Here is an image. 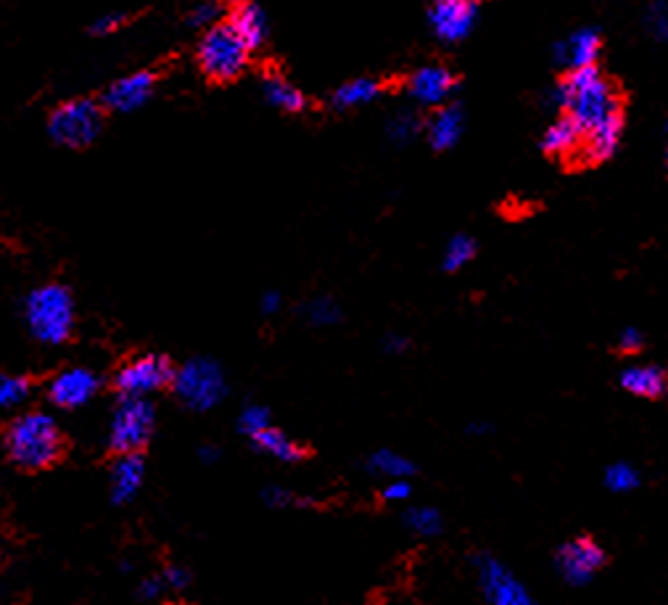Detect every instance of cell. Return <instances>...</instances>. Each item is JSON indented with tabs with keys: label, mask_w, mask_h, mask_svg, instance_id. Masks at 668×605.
I'll use <instances>...</instances> for the list:
<instances>
[{
	"label": "cell",
	"mask_w": 668,
	"mask_h": 605,
	"mask_svg": "<svg viewBox=\"0 0 668 605\" xmlns=\"http://www.w3.org/2000/svg\"><path fill=\"white\" fill-rule=\"evenodd\" d=\"M547 101L549 106L561 109L563 114L571 116L582 127V133H589L592 127L603 125L610 116L624 114L621 95H618L616 85L597 66L568 72L547 93Z\"/></svg>",
	"instance_id": "cell-1"
},
{
	"label": "cell",
	"mask_w": 668,
	"mask_h": 605,
	"mask_svg": "<svg viewBox=\"0 0 668 605\" xmlns=\"http://www.w3.org/2000/svg\"><path fill=\"white\" fill-rule=\"evenodd\" d=\"M6 452L13 465L24 471H48L66 455V439L56 418L48 412H22L3 434Z\"/></svg>",
	"instance_id": "cell-2"
},
{
	"label": "cell",
	"mask_w": 668,
	"mask_h": 605,
	"mask_svg": "<svg viewBox=\"0 0 668 605\" xmlns=\"http://www.w3.org/2000/svg\"><path fill=\"white\" fill-rule=\"evenodd\" d=\"M24 320L40 343L59 347L74 334V299L61 284L38 286L24 299Z\"/></svg>",
	"instance_id": "cell-3"
},
{
	"label": "cell",
	"mask_w": 668,
	"mask_h": 605,
	"mask_svg": "<svg viewBox=\"0 0 668 605\" xmlns=\"http://www.w3.org/2000/svg\"><path fill=\"white\" fill-rule=\"evenodd\" d=\"M249 53L251 51L238 38L236 30L227 22H219L202 34L196 59L198 69L212 82H233L249 66Z\"/></svg>",
	"instance_id": "cell-4"
},
{
	"label": "cell",
	"mask_w": 668,
	"mask_h": 605,
	"mask_svg": "<svg viewBox=\"0 0 668 605\" xmlns=\"http://www.w3.org/2000/svg\"><path fill=\"white\" fill-rule=\"evenodd\" d=\"M103 103L93 99H72L59 103L48 116V135L64 148H88L103 133Z\"/></svg>",
	"instance_id": "cell-5"
},
{
	"label": "cell",
	"mask_w": 668,
	"mask_h": 605,
	"mask_svg": "<svg viewBox=\"0 0 668 605\" xmlns=\"http://www.w3.org/2000/svg\"><path fill=\"white\" fill-rule=\"evenodd\" d=\"M172 391L177 394L185 408L206 412L217 408L227 394V381L223 368L209 357H193L183 368H177Z\"/></svg>",
	"instance_id": "cell-6"
},
{
	"label": "cell",
	"mask_w": 668,
	"mask_h": 605,
	"mask_svg": "<svg viewBox=\"0 0 668 605\" xmlns=\"http://www.w3.org/2000/svg\"><path fill=\"white\" fill-rule=\"evenodd\" d=\"M156 431V410L143 397H122L109 425V450L114 455H135L146 450Z\"/></svg>",
	"instance_id": "cell-7"
},
{
	"label": "cell",
	"mask_w": 668,
	"mask_h": 605,
	"mask_svg": "<svg viewBox=\"0 0 668 605\" xmlns=\"http://www.w3.org/2000/svg\"><path fill=\"white\" fill-rule=\"evenodd\" d=\"M177 368L172 366L167 355L160 352H141L127 357L114 373V389L120 397H143L148 400L156 391L172 387Z\"/></svg>",
	"instance_id": "cell-8"
},
{
	"label": "cell",
	"mask_w": 668,
	"mask_h": 605,
	"mask_svg": "<svg viewBox=\"0 0 668 605\" xmlns=\"http://www.w3.org/2000/svg\"><path fill=\"white\" fill-rule=\"evenodd\" d=\"M608 550L589 532L576 534V537L557 545L553 555L555 572L568 587H587V584L608 566Z\"/></svg>",
	"instance_id": "cell-9"
},
{
	"label": "cell",
	"mask_w": 668,
	"mask_h": 605,
	"mask_svg": "<svg viewBox=\"0 0 668 605\" xmlns=\"http://www.w3.org/2000/svg\"><path fill=\"white\" fill-rule=\"evenodd\" d=\"M479 589L489 605H539L528 587L502 563L497 555L479 553L473 558Z\"/></svg>",
	"instance_id": "cell-10"
},
{
	"label": "cell",
	"mask_w": 668,
	"mask_h": 605,
	"mask_svg": "<svg viewBox=\"0 0 668 605\" xmlns=\"http://www.w3.org/2000/svg\"><path fill=\"white\" fill-rule=\"evenodd\" d=\"M479 22L476 0H431L429 24L431 32L446 45L463 43Z\"/></svg>",
	"instance_id": "cell-11"
},
{
	"label": "cell",
	"mask_w": 668,
	"mask_h": 605,
	"mask_svg": "<svg viewBox=\"0 0 668 605\" xmlns=\"http://www.w3.org/2000/svg\"><path fill=\"white\" fill-rule=\"evenodd\" d=\"M101 391V376L91 368H64L48 381V400L61 410L85 408Z\"/></svg>",
	"instance_id": "cell-12"
},
{
	"label": "cell",
	"mask_w": 668,
	"mask_h": 605,
	"mask_svg": "<svg viewBox=\"0 0 668 605\" xmlns=\"http://www.w3.org/2000/svg\"><path fill=\"white\" fill-rule=\"evenodd\" d=\"M156 91V74L148 69L141 72H130L125 78L114 80L112 85L103 93V109L116 114H130L143 109L151 101V95Z\"/></svg>",
	"instance_id": "cell-13"
},
{
	"label": "cell",
	"mask_w": 668,
	"mask_h": 605,
	"mask_svg": "<svg viewBox=\"0 0 668 605\" xmlns=\"http://www.w3.org/2000/svg\"><path fill=\"white\" fill-rule=\"evenodd\" d=\"M454 88H458V78L452 69L442 64L420 66L408 78V95L420 106H444L450 103Z\"/></svg>",
	"instance_id": "cell-14"
},
{
	"label": "cell",
	"mask_w": 668,
	"mask_h": 605,
	"mask_svg": "<svg viewBox=\"0 0 668 605\" xmlns=\"http://www.w3.org/2000/svg\"><path fill=\"white\" fill-rule=\"evenodd\" d=\"M603 51V38L597 27H578L568 34L566 40L555 45V64L566 66L568 72L574 69L595 66Z\"/></svg>",
	"instance_id": "cell-15"
},
{
	"label": "cell",
	"mask_w": 668,
	"mask_h": 605,
	"mask_svg": "<svg viewBox=\"0 0 668 605\" xmlns=\"http://www.w3.org/2000/svg\"><path fill=\"white\" fill-rule=\"evenodd\" d=\"M618 387L626 394L639 400H666L668 397V370L658 362H639V366H624L618 373Z\"/></svg>",
	"instance_id": "cell-16"
},
{
	"label": "cell",
	"mask_w": 668,
	"mask_h": 605,
	"mask_svg": "<svg viewBox=\"0 0 668 605\" xmlns=\"http://www.w3.org/2000/svg\"><path fill=\"white\" fill-rule=\"evenodd\" d=\"M227 24L236 30V34L244 40L249 51H259L265 48L267 38H270V19L261 6L244 0V3L233 6V11L227 13Z\"/></svg>",
	"instance_id": "cell-17"
},
{
	"label": "cell",
	"mask_w": 668,
	"mask_h": 605,
	"mask_svg": "<svg viewBox=\"0 0 668 605\" xmlns=\"http://www.w3.org/2000/svg\"><path fill=\"white\" fill-rule=\"evenodd\" d=\"M621 135H624V114L610 116V120H605L603 125L592 127L589 133H584L578 162L582 164L608 162L618 151V146H621Z\"/></svg>",
	"instance_id": "cell-18"
},
{
	"label": "cell",
	"mask_w": 668,
	"mask_h": 605,
	"mask_svg": "<svg viewBox=\"0 0 668 605\" xmlns=\"http://www.w3.org/2000/svg\"><path fill=\"white\" fill-rule=\"evenodd\" d=\"M423 130L433 151H450L458 146L465 133V112L458 103H444L431 114Z\"/></svg>",
	"instance_id": "cell-19"
},
{
	"label": "cell",
	"mask_w": 668,
	"mask_h": 605,
	"mask_svg": "<svg viewBox=\"0 0 668 605\" xmlns=\"http://www.w3.org/2000/svg\"><path fill=\"white\" fill-rule=\"evenodd\" d=\"M582 143H584V133L582 127L576 125L574 120L566 114H561L557 120L544 130L542 135V151L553 160H576L582 154Z\"/></svg>",
	"instance_id": "cell-20"
},
{
	"label": "cell",
	"mask_w": 668,
	"mask_h": 605,
	"mask_svg": "<svg viewBox=\"0 0 668 605\" xmlns=\"http://www.w3.org/2000/svg\"><path fill=\"white\" fill-rule=\"evenodd\" d=\"M143 476H146V463L141 452L135 455H116L112 465V500L114 505L133 503L135 494L141 492Z\"/></svg>",
	"instance_id": "cell-21"
},
{
	"label": "cell",
	"mask_w": 668,
	"mask_h": 605,
	"mask_svg": "<svg viewBox=\"0 0 668 605\" xmlns=\"http://www.w3.org/2000/svg\"><path fill=\"white\" fill-rule=\"evenodd\" d=\"M261 95H265V101L278 109V112L299 114L307 109L305 93H301L296 85H291V82L278 72H267L265 78H261Z\"/></svg>",
	"instance_id": "cell-22"
},
{
	"label": "cell",
	"mask_w": 668,
	"mask_h": 605,
	"mask_svg": "<svg viewBox=\"0 0 668 605\" xmlns=\"http://www.w3.org/2000/svg\"><path fill=\"white\" fill-rule=\"evenodd\" d=\"M251 442L259 452H265V455L280 460V463H299V460L307 458L305 447H301L299 442H294V439L288 434H284L280 429H275L273 423L267 425V429H261L259 434H254Z\"/></svg>",
	"instance_id": "cell-23"
},
{
	"label": "cell",
	"mask_w": 668,
	"mask_h": 605,
	"mask_svg": "<svg viewBox=\"0 0 668 605\" xmlns=\"http://www.w3.org/2000/svg\"><path fill=\"white\" fill-rule=\"evenodd\" d=\"M381 93H383V85L373 78L349 80L333 93V109H339V112H349V109L368 106V103L381 99Z\"/></svg>",
	"instance_id": "cell-24"
},
{
	"label": "cell",
	"mask_w": 668,
	"mask_h": 605,
	"mask_svg": "<svg viewBox=\"0 0 668 605\" xmlns=\"http://www.w3.org/2000/svg\"><path fill=\"white\" fill-rule=\"evenodd\" d=\"M415 463L410 458L399 455L394 450H378L368 458V473L381 479H410L415 476Z\"/></svg>",
	"instance_id": "cell-25"
},
{
	"label": "cell",
	"mask_w": 668,
	"mask_h": 605,
	"mask_svg": "<svg viewBox=\"0 0 668 605\" xmlns=\"http://www.w3.org/2000/svg\"><path fill=\"white\" fill-rule=\"evenodd\" d=\"M479 254V244L476 238L467 236V233H458V236L450 238V244L444 246V257H442V267L446 273H458L463 270L465 265H471Z\"/></svg>",
	"instance_id": "cell-26"
},
{
	"label": "cell",
	"mask_w": 668,
	"mask_h": 605,
	"mask_svg": "<svg viewBox=\"0 0 668 605\" xmlns=\"http://www.w3.org/2000/svg\"><path fill=\"white\" fill-rule=\"evenodd\" d=\"M402 521L412 534H418V537H436V534H442L444 529L442 513L431 505L410 507V511H404Z\"/></svg>",
	"instance_id": "cell-27"
},
{
	"label": "cell",
	"mask_w": 668,
	"mask_h": 605,
	"mask_svg": "<svg viewBox=\"0 0 668 605\" xmlns=\"http://www.w3.org/2000/svg\"><path fill=\"white\" fill-rule=\"evenodd\" d=\"M605 490L613 494H629L635 492L639 484H643V473H639L635 465L626 463V460H616L605 469Z\"/></svg>",
	"instance_id": "cell-28"
},
{
	"label": "cell",
	"mask_w": 668,
	"mask_h": 605,
	"mask_svg": "<svg viewBox=\"0 0 668 605\" xmlns=\"http://www.w3.org/2000/svg\"><path fill=\"white\" fill-rule=\"evenodd\" d=\"M423 127L425 125L412 109H402V112H397L386 122V135H389V141L397 143V146H408V143L415 141Z\"/></svg>",
	"instance_id": "cell-29"
},
{
	"label": "cell",
	"mask_w": 668,
	"mask_h": 605,
	"mask_svg": "<svg viewBox=\"0 0 668 605\" xmlns=\"http://www.w3.org/2000/svg\"><path fill=\"white\" fill-rule=\"evenodd\" d=\"M32 394V381L27 376L0 373V412L17 410Z\"/></svg>",
	"instance_id": "cell-30"
},
{
	"label": "cell",
	"mask_w": 668,
	"mask_h": 605,
	"mask_svg": "<svg viewBox=\"0 0 668 605\" xmlns=\"http://www.w3.org/2000/svg\"><path fill=\"white\" fill-rule=\"evenodd\" d=\"M223 0H198L196 6H193L188 13V27L193 30H209V27H215L223 22L225 11H223Z\"/></svg>",
	"instance_id": "cell-31"
},
{
	"label": "cell",
	"mask_w": 668,
	"mask_h": 605,
	"mask_svg": "<svg viewBox=\"0 0 668 605\" xmlns=\"http://www.w3.org/2000/svg\"><path fill=\"white\" fill-rule=\"evenodd\" d=\"M305 315L315 328H328V326H336V322L341 320V307L336 305L330 297H318L305 307Z\"/></svg>",
	"instance_id": "cell-32"
},
{
	"label": "cell",
	"mask_w": 668,
	"mask_h": 605,
	"mask_svg": "<svg viewBox=\"0 0 668 605\" xmlns=\"http://www.w3.org/2000/svg\"><path fill=\"white\" fill-rule=\"evenodd\" d=\"M645 30L658 43H668V0H652L645 11Z\"/></svg>",
	"instance_id": "cell-33"
},
{
	"label": "cell",
	"mask_w": 668,
	"mask_h": 605,
	"mask_svg": "<svg viewBox=\"0 0 668 605\" xmlns=\"http://www.w3.org/2000/svg\"><path fill=\"white\" fill-rule=\"evenodd\" d=\"M267 425H270V412H267V408H261V404H249L238 418L240 434H246L249 439L259 434L261 429H267Z\"/></svg>",
	"instance_id": "cell-34"
},
{
	"label": "cell",
	"mask_w": 668,
	"mask_h": 605,
	"mask_svg": "<svg viewBox=\"0 0 668 605\" xmlns=\"http://www.w3.org/2000/svg\"><path fill=\"white\" fill-rule=\"evenodd\" d=\"M645 343H647L645 334L639 331V328L629 326V328H624L621 334H618V339H616V343H613V349H616V355L637 357L645 349Z\"/></svg>",
	"instance_id": "cell-35"
},
{
	"label": "cell",
	"mask_w": 668,
	"mask_h": 605,
	"mask_svg": "<svg viewBox=\"0 0 668 605\" xmlns=\"http://www.w3.org/2000/svg\"><path fill=\"white\" fill-rule=\"evenodd\" d=\"M127 24V13L125 11H109V13H101L99 19L91 24V32L93 34H101V38H106V34H112L120 30V27Z\"/></svg>",
	"instance_id": "cell-36"
},
{
	"label": "cell",
	"mask_w": 668,
	"mask_h": 605,
	"mask_svg": "<svg viewBox=\"0 0 668 605\" xmlns=\"http://www.w3.org/2000/svg\"><path fill=\"white\" fill-rule=\"evenodd\" d=\"M410 494H412L410 479H391L389 484L383 486L381 498L386 503H404V500H410Z\"/></svg>",
	"instance_id": "cell-37"
},
{
	"label": "cell",
	"mask_w": 668,
	"mask_h": 605,
	"mask_svg": "<svg viewBox=\"0 0 668 605\" xmlns=\"http://www.w3.org/2000/svg\"><path fill=\"white\" fill-rule=\"evenodd\" d=\"M261 500H265L270 507H288V505H299L301 500L296 498L294 492L284 490V486H267L265 492H261Z\"/></svg>",
	"instance_id": "cell-38"
},
{
	"label": "cell",
	"mask_w": 668,
	"mask_h": 605,
	"mask_svg": "<svg viewBox=\"0 0 668 605\" xmlns=\"http://www.w3.org/2000/svg\"><path fill=\"white\" fill-rule=\"evenodd\" d=\"M164 582H167L169 589H183L185 584L191 582V572L185 566H181V563H172V566H167L162 572Z\"/></svg>",
	"instance_id": "cell-39"
},
{
	"label": "cell",
	"mask_w": 668,
	"mask_h": 605,
	"mask_svg": "<svg viewBox=\"0 0 668 605\" xmlns=\"http://www.w3.org/2000/svg\"><path fill=\"white\" fill-rule=\"evenodd\" d=\"M164 589H169L167 582H164L162 574H156V576H151V580L143 582L137 593H141V597H146V601H151V597H160Z\"/></svg>",
	"instance_id": "cell-40"
},
{
	"label": "cell",
	"mask_w": 668,
	"mask_h": 605,
	"mask_svg": "<svg viewBox=\"0 0 668 605\" xmlns=\"http://www.w3.org/2000/svg\"><path fill=\"white\" fill-rule=\"evenodd\" d=\"M408 347H410V339H408V336H402V334H389L383 339V352H389V355L408 352Z\"/></svg>",
	"instance_id": "cell-41"
},
{
	"label": "cell",
	"mask_w": 668,
	"mask_h": 605,
	"mask_svg": "<svg viewBox=\"0 0 668 605\" xmlns=\"http://www.w3.org/2000/svg\"><path fill=\"white\" fill-rule=\"evenodd\" d=\"M280 294L278 291H267L265 297H261V301H259V307H261V312L265 315H275L280 309Z\"/></svg>",
	"instance_id": "cell-42"
},
{
	"label": "cell",
	"mask_w": 668,
	"mask_h": 605,
	"mask_svg": "<svg viewBox=\"0 0 668 605\" xmlns=\"http://www.w3.org/2000/svg\"><path fill=\"white\" fill-rule=\"evenodd\" d=\"M489 431H492V423H486V421L467 423V434H473V437H484V434H489Z\"/></svg>",
	"instance_id": "cell-43"
},
{
	"label": "cell",
	"mask_w": 668,
	"mask_h": 605,
	"mask_svg": "<svg viewBox=\"0 0 668 605\" xmlns=\"http://www.w3.org/2000/svg\"><path fill=\"white\" fill-rule=\"evenodd\" d=\"M198 455H202L204 463H215V460L219 458V450H217V447H212V444H204L202 450H198Z\"/></svg>",
	"instance_id": "cell-44"
},
{
	"label": "cell",
	"mask_w": 668,
	"mask_h": 605,
	"mask_svg": "<svg viewBox=\"0 0 668 605\" xmlns=\"http://www.w3.org/2000/svg\"><path fill=\"white\" fill-rule=\"evenodd\" d=\"M223 3H227V6H238V3H244V0H223Z\"/></svg>",
	"instance_id": "cell-45"
},
{
	"label": "cell",
	"mask_w": 668,
	"mask_h": 605,
	"mask_svg": "<svg viewBox=\"0 0 668 605\" xmlns=\"http://www.w3.org/2000/svg\"><path fill=\"white\" fill-rule=\"evenodd\" d=\"M666 162H668V125H666Z\"/></svg>",
	"instance_id": "cell-46"
}]
</instances>
